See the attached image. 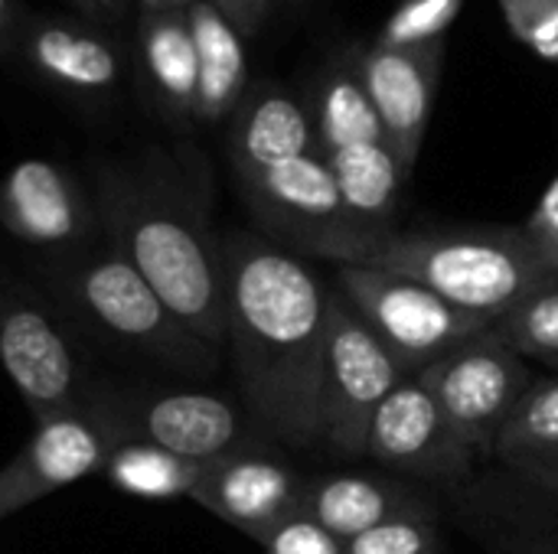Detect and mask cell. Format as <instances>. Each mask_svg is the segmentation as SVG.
I'll return each instance as SVG.
<instances>
[{"label": "cell", "mask_w": 558, "mask_h": 554, "mask_svg": "<svg viewBox=\"0 0 558 554\" xmlns=\"http://www.w3.org/2000/svg\"><path fill=\"white\" fill-rule=\"evenodd\" d=\"M229 340L242 408L265 441L311 451L324 434L330 291L307 258L258 232H222Z\"/></svg>", "instance_id": "cell-1"}, {"label": "cell", "mask_w": 558, "mask_h": 554, "mask_svg": "<svg viewBox=\"0 0 558 554\" xmlns=\"http://www.w3.org/2000/svg\"><path fill=\"white\" fill-rule=\"evenodd\" d=\"M92 180L105 242L144 274L183 327L226 349V258L203 153L190 144L147 147L131 160H98Z\"/></svg>", "instance_id": "cell-2"}, {"label": "cell", "mask_w": 558, "mask_h": 554, "mask_svg": "<svg viewBox=\"0 0 558 554\" xmlns=\"http://www.w3.org/2000/svg\"><path fill=\"white\" fill-rule=\"evenodd\" d=\"M26 274L59 310L69 333L88 343L183 379H209L222 362V349L183 327L144 274L108 242L65 258H33Z\"/></svg>", "instance_id": "cell-3"}, {"label": "cell", "mask_w": 558, "mask_h": 554, "mask_svg": "<svg viewBox=\"0 0 558 554\" xmlns=\"http://www.w3.org/2000/svg\"><path fill=\"white\" fill-rule=\"evenodd\" d=\"M366 264L405 274L458 310L497 323L546 274L520 225L396 229Z\"/></svg>", "instance_id": "cell-4"}, {"label": "cell", "mask_w": 558, "mask_h": 554, "mask_svg": "<svg viewBox=\"0 0 558 554\" xmlns=\"http://www.w3.org/2000/svg\"><path fill=\"white\" fill-rule=\"evenodd\" d=\"M82 411L111 451L150 444L193 464H216L242 451H262L265 441L242 405L199 389H141L92 379Z\"/></svg>", "instance_id": "cell-5"}, {"label": "cell", "mask_w": 558, "mask_h": 554, "mask_svg": "<svg viewBox=\"0 0 558 554\" xmlns=\"http://www.w3.org/2000/svg\"><path fill=\"white\" fill-rule=\"evenodd\" d=\"M258 235L298 258L363 264L379 248L343 206L337 180L320 153H304L235 180Z\"/></svg>", "instance_id": "cell-6"}, {"label": "cell", "mask_w": 558, "mask_h": 554, "mask_svg": "<svg viewBox=\"0 0 558 554\" xmlns=\"http://www.w3.org/2000/svg\"><path fill=\"white\" fill-rule=\"evenodd\" d=\"M0 369L33 421L78 411L92 385L69 327L29 274L0 264Z\"/></svg>", "instance_id": "cell-7"}, {"label": "cell", "mask_w": 558, "mask_h": 554, "mask_svg": "<svg viewBox=\"0 0 558 554\" xmlns=\"http://www.w3.org/2000/svg\"><path fill=\"white\" fill-rule=\"evenodd\" d=\"M409 376L445 359L494 323L458 310L425 284L379 264H340L333 284Z\"/></svg>", "instance_id": "cell-8"}, {"label": "cell", "mask_w": 558, "mask_h": 554, "mask_svg": "<svg viewBox=\"0 0 558 554\" xmlns=\"http://www.w3.org/2000/svg\"><path fill=\"white\" fill-rule=\"evenodd\" d=\"M451 431L474 457H490L497 441L533 389L530 359L513 353L490 327L418 372Z\"/></svg>", "instance_id": "cell-9"}, {"label": "cell", "mask_w": 558, "mask_h": 554, "mask_svg": "<svg viewBox=\"0 0 558 554\" xmlns=\"http://www.w3.org/2000/svg\"><path fill=\"white\" fill-rule=\"evenodd\" d=\"M409 379L402 362L366 327L350 300L330 291V327L324 356V434L320 444L343 460L366 457L376 411L392 389Z\"/></svg>", "instance_id": "cell-10"}, {"label": "cell", "mask_w": 558, "mask_h": 554, "mask_svg": "<svg viewBox=\"0 0 558 554\" xmlns=\"http://www.w3.org/2000/svg\"><path fill=\"white\" fill-rule=\"evenodd\" d=\"M0 229L36 258H65L105 245L92 193L46 157H26L0 180Z\"/></svg>", "instance_id": "cell-11"}, {"label": "cell", "mask_w": 558, "mask_h": 554, "mask_svg": "<svg viewBox=\"0 0 558 554\" xmlns=\"http://www.w3.org/2000/svg\"><path fill=\"white\" fill-rule=\"evenodd\" d=\"M10 59L52 91L78 101L114 98L128 72V52L108 26L33 7L20 10Z\"/></svg>", "instance_id": "cell-12"}, {"label": "cell", "mask_w": 558, "mask_h": 554, "mask_svg": "<svg viewBox=\"0 0 558 554\" xmlns=\"http://www.w3.org/2000/svg\"><path fill=\"white\" fill-rule=\"evenodd\" d=\"M366 457L386 470L435 487H458L474 470V454L445 421L418 376L402 379L369 424Z\"/></svg>", "instance_id": "cell-13"}, {"label": "cell", "mask_w": 558, "mask_h": 554, "mask_svg": "<svg viewBox=\"0 0 558 554\" xmlns=\"http://www.w3.org/2000/svg\"><path fill=\"white\" fill-rule=\"evenodd\" d=\"M356 65L363 85L379 111L386 137L399 153L402 167L412 173L432 124L441 65H445V39L425 46H383L369 42L356 49Z\"/></svg>", "instance_id": "cell-14"}, {"label": "cell", "mask_w": 558, "mask_h": 554, "mask_svg": "<svg viewBox=\"0 0 558 554\" xmlns=\"http://www.w3.org/2000/svg\"><path fill=\"white\" fill-rule=\"evenodd\" d=\"M301 490L304 480L284 460L265 451H242L206 464L190 500L262 545L301 509Z\"/></svg>", "instance_id": "cell-15"}, {"label": "cell", "mask_w": 558, "mask_h": 554, "mask_svg": "<svg viewBox=\"0 0 558 554\" xmlns=\"http://www.w3.org/2000/svg\"><path fill=\"white\" fill-rule=\"evenodd\" d=\"M108 454L105 434L82 408L39 421L33 438L0 467V522L101 470Z\"/></svg>", "instance_id": "cell-16"}, {"label": "cell", "mask_w": 558, "mask_h": 554, "mask_svg": "<svg viewBox=\"0 0 558 554\" xmlns=\"http://www.w3.org/2000/svg\"><path fill=\"white\" fill-rule=\"evenodd\" d=\"M304 153H320L304 95L278 82L248 85L229 124L232 176L242 180Z\"/></svg>", "instance_id": "cell-17"}, {"label": "cell", "mask_w": 558, "mask_h": 554, "mask_svg": "<svg viewBox=\"0 0 558 554\" xmlns=\"http://www.w3.org/2000/svg\"><path fill=\"white\" fill-rule=\"evenodd\" d=\"M425 509H432L428 496L396 473L337 470L307 480L301 490V513H307L340 542H353L376 526Z\"/></svg>", "instance_id": "cell-18"}, {"label": "cell", "mask_w": 558, "mask_h": 554, "mask_svg": "<svg viewBox=\"0 0 558 554\" xmlns=\"http://www.w3.org/2000/svg\"><path fill=\"white\" fill-rule=\"evenodd\" d=\"M134 65L150 108L167 124L186 127L196 121L199 69L186 7L137 16Z\"/></svg>", "instance_id": "cell-19"}, {"label": "cell", "mask_w": 558, "mask_h": 554, "mask_svg": "<svg viewBox=\"0 0 558 554\" xmlns=\"http://www.w3.org/2000/svg\"><path fill=\"white\" fill-rule=\"evenodd\" d=\"M304 101L311 111L320 157L337 153L343 147L389 140L386 127L379 121V111L363 85V75L356 65V49H347L337 59H330L314 75Z\"/></svg>", "instance_id": "cell-20"}, {"label": "cell", "mask_w": 558, "mask_h": 554, "mask_svg": "<svg viewBox=\"0 0 558 554\" xmlns=\"http://www.w3.org/2000/svg\"><path fill=\"white\" fill-rule=\"evenodd\" d=\"M324 160L337 180V189L353 222L383 245L396 232L402 189L412 176L402 167L392 144L383 140V144L343 147L337 153H327Z\"/></svg>", "instance_id": "cell-21"}, {"label": "cell", "mask_w": 558, "mask_h": 554, "mask_svg": "<svg viewBox=\"0 0 558 554\" xmlns=\"http://www.w3.org/2000/svg\"><path fill=\"white\" fill-rule=\"evenodd\" d=\"M186 13H190L196 69H199L196 124H216L232 118L248 91L245 36L209 0H193Z\"/></svg>", "instance_id": "cell-22"}, {"label": "cell", "mask_w": 558, "mask_h": 554, "mask_svg": "<svg viewBox=\"0 0 558 554\" xmlns=\"http://www.w3.org/2000/svg\"><path fill=\"white\" fill-rule=\"evenodd\" d=\"M206 464L183 460L170 451L150 444H121L105 457L101 473L134 500H180L193 493Z\"/></svg>", "instance_id": "cell-23"}, {"label": "cell", "mask_w": 558, "mask_h": 554, "mask_svg": "<svg viewBox=\"0 0 558 554\" xmlns=\"http://www.w3.org/2000/svg\"><path fill=\"white\" fill-rule=\"evenodd\" d=\"M510 470L558 457V372L533 382L513 418L507 421L497 451Z\"/></svg>", "instance_id": "cell-24"}, {"label": "cell", "mask_w": 558, "mask_h": 554, "mask_svg": "<svg viewBox=\"0 0 558 554\" xmlns=\"http://www.w3.org/2000/svg\"><path fill=\"white\" fill-rule=\"evenodd\" d=\"M494 330L523 359L558 372V274H546L517 307H510Z\"/></svg>", "instance_id": "cell-25"}, {"label": "cell", "mask_w": 558, "mask_h": 554, "mask_svg": "<svg viewBox=\"0 0 558 554\" xmlns=\"http://www.w3.org/2000/svg\"><path fill=\"white\" fill-rule=\"evenodd\" d=\"M464 0H402L376 42L383 46H425L445 39V29L458 20Z\"/></svg>", "instance_id": "cell-26"}, {"label": "cell", "mask_w": 558, "mask_h": 554, "mask_svg": "<svg viewBox=\"0 0 558 554\" xmlns=\"http://www.w3.org/2000/svg\"><path fill=\"white\" fill-rule=\"evenodd\" d=\"M347 554H441V532L435 509L399 516L373 532L347 542Z\"/></svg>", "instance_id": "cell-27"}, {"label": "cell", "mask_w": 558, "mask_h": 554, "mask_svg": "<svg viewBox=\"0 0 558 554\" xmlns=\"http://www.w3.org/2000/svg\"><path fill=\"white\" fill-rule=\"evenodd\" d=\"M500 10L533 52L558 62V0H500Z\"/></svg>", "instance_id": "cell-28"}, {"label": "cell", "mask_w": 558, "mask_h": 554, "mask_svg": "<svg viewBox=\"0 0 558 554\" xmlns=\"http://www.w3.org/2000/svg\"><path fill=\"white\" fill-rule=\"evenodd\" d=\"M262 549L265 554H347V542H340L320 522L298 509L262 542Z\"/></svg>", "instance_id": "cell-29"}, {"label": "cell", "mask_w": 558, "mask_h": 554, "mask_svg": "<svg viewBox=\"0 0 558 554\" xmlns=\"http://www.w3.org/2000/svg\"><path fill=\"white\" fill-rule=\"evenodd\" d=\"M520 229L543 274H558V176L549 180Z\"/></svg>", "instance_id": "cell-30"}, {"label": "cell", "mask_w": 558, "mask_h": 554, "mask_svg": "<svg viewBox=\"0 0 558 554\" xmlns=\"http://www.w3.org/2000/svg\"><path fill=\"white\" fill-rule=\"evenodd\" d=\"M245 39L258 36L262 26L268 23L271 10H275V0H209Z\"/></svg>", "instance_id": "cell-31"}, {"label": "cell", "mask_w": 558, "mask_h": 554, "mask_svg": "<svg viewBox=\"0 0 558 554\" xmlns=\"http://www.w3.org/2000/svg\"><path fill=\"white\" fill-rule=\"evenodd\" d=\"M69 3L78 10V16L101 23V26H118L134 7V0H69Z\"/></svg>", "instance_id": "cell-32"}, {"label": "cell", "mask_w": 558, "mask_h": 554, "mask_svg": "<svg viewBox=\"0 0 558 554\" xmlns=\"http://www.w3.org/2000/svg\"><path fill=\"white\" fill-rule=\"evenodd\" d=\"M523 483L536 487L553 506L558 509V457L556 460H543V464H526V467H517L513 470Z\"/></svg>", "instance_id": "cell-33"}, {"label": "cell", "mask_w": 558, "mask_h": 554, "mask_svg": "<svg viewBox=\"0 0 558 554\" xmlns=\"http://www.w3.org/2000/svg\"><path fill=\"white\" fill-rule=\"evenodd\" d=\"M20 10H23V3L0 0V56H10L13 33H16V23H20Z\"/></svg>", "instance_id": "cell-34"}, {"label": "cell", "mask_w": 558, "mask_h": 554, "mask_svg": "<svg viewBox=\"0 0 558 554\" xmlns=\"http://www.w3.org/2000/svg\"><path fill=\"white\" fill-rule=\"evenodd\" d=\"M500 554H558V542H539V539H520L507 542Z\"/></svg>", "instance_id": "cell-35"}, {"label": "cell", "mask_w": 558, "mask_h": 554, "mask_svg": "<svg viewBox=\"0 0 558 554\" xmlns=\"http://www.w3.org/2000/svg\"><path fill=\"white\" fill-rule=\"evenodd\" d=\"M193 0H134V10H137V16H147V13H160V10H183Z\"/></svg>", "instance_id": "cell-36"}]
</instances>
